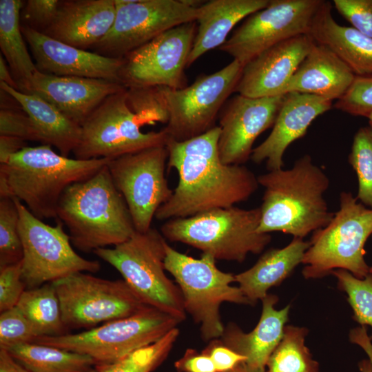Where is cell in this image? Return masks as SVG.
I'll return each mask as SVG.
<instances>
[{"label":"cell","instance_id":"cb8c5ba5","mask_svg":"<svg viewBox=\"0 0 372 372\" xmlns=\"http://www.w3.org/2000/svg\"><path fill=\"white\" fill-rule=\"evenodd\" d=\"M262 309L258 323L249 333L236 324L225 328L222 344L245 356L244 362L251 372H266L268 360L282 338L288 321L290 304L277 310V296L268 293L262 300Z\"/></svg>","mask_w":372,"mask_h":372},{"label":"cell","instance_id":"e575fe53","mask_svg":"<svg viewBox=\"0 0 372 372\" xmlns=\"http://www.w3.org/2000/svg\"><path fill=\"white\" fill-rule=\"evenodd\" d=\"M349 162L355 172L358 189L356 198L372 209V128H360L355 134Z\"/></svg>","mask_w":372,"mask_h":372},{"label":"cell","instance_id":"5bb4252c","mask_svg":"<svg viewBox=\"0 0 372 372\" xmlns=\"http://www.w3.org/2000/svg\"><path fill=\"white\" fill-rule=\"evenodd\" d=\"M196 1L115 0L116 14L107 34L92 48L101 55L122 59L167 30L196 21Z\"/></svg>","mask_w":372,"mask_h":372},{"label":"cell","instance_id":"4dcf8cb0","mask_svg":"<svg viewBox=\"0 0 372 372\" xmlns=\"http://www.w3.org/2000/svg\"><path fill=\"white\" fill-rule=\"evenodd\" d=\"M6 350L29 372H96L89 356L52 346L29 342Z\"/></svg>","mask_w":372,"mask_h":372},{"label":"cell","instance_id":"4316f807","mask_svg":"<svg viewBox=\"0 0 372 372\" xmlns=\"http://www.w3.org/2000/svg\"><path fill=\"white\" fill-rule=\"evenodd\" d=\"M310 36L331 49L356 76H372V38L337 23L325 1L316 17Z\"/></svg>","mask_w":372,"mask_h":372},{"label":"cell","instance_id":"836d02e7","mask_svg":"<svg viewBox=\"0 0 372 372\" xmlns=\"http://www.w3.org/2000/svg\"><path fill=\"white\" fill-rule=\"evenodd\" d=\"M179 335L176 327L147 347L109 364H96V372H151L167 356Z\"/></svg>","mask_w":372,"mask_h":372},{"label":"cell","instance_id":"681fc988","mask_svg":"<svg viewBox=\"0 0 372 372\" xmlns=\"http://www.w3.org/2000/svg\"><path fill=\"white\" fill-rule=\"evenodd\" d=\"M0 372H29L10 353L0 348Z\"/></svg>","mask_w":372,"mask_h":372},{"label":"cell","instance_id":"4fadbf2b","mask_svg":"<svg viewBox=\"0 0 372 372\" xmlns=\"http://www.w3.org/2000/svg\"><path fill=\"white\" fill-rule=\"evenodd\" d=\"M126 90L107 97L82 124L75 158L114 159L147 148L165 146L169 137L165 128L143 132L131 110Z\"/></svg>","mask_w":372,"mask_h":372},{"label":"cell","instance_id":"6da1fadb","mask_svg":"<svg viewBox=\"0 0 372 372\" xmlns=\"http://www.w3.org/2000/svg\"><path fill=\"white\" fill-rule=\"evenodd\" d=\"M220 127L215 126L194 138L169 139L167 167L178 173L171 198L157 210L159 220L187 218L247 200L258 189V178L243 165H226L220 158Z\"/></svg>","mask_w":372,"mask_h":372},{"label":"cell","instance_id":"d6986e66","mask_svg":"<svg viewBox=\"0 0 372 372\" xmlns=\"http://www.w3.org/2000/svg\"><path fill=\"white\" fill-rule=\"evenodd\" d=\"M21 31L39 72L56 76L104 79L122 84L120 72L123 58H111L88 52L26 26L21 25Z\"/></svg>","mask_w":372,"mask_h":372},{"label":"cell","instance_id":"74e56055","mask_svg":"<svg viewBox=\"0 0 372 372\" xmlns=\"http://www.w3.org/2000/svg\"><path fill=\"white\" fill-rule=\"evenodd\" d=\"M127 101L142 125L167 123V113L156 87H129Z\"/></svg>","mask_w":372,"mask_h":372},{"label":"cell","instance_id":"f1b7e54d","mask_svg":"<svg viewBox=\"0 0 372 372\" xmlns=\"http://www.w3.org/2000/svg\"><path fill=\"white\" fill-rule=\"evenodd\" d=\"M0 89L14 97L30 116L43 145L55 147L66 157L77 147L81 138V125L39 96L23 93L1 81Z\"/></svg>","mask_w":372,"mask_h":372},{"label":"cell","instance_id":"30bf717a","mask_svg":"<svg viewBox=\"0 0 372 372\" xmlns=\"http://www.w3.org/2000/svg\"><path fill=\"white\" fill-rule=\"evenodd\" d=\"M242 68L233 59L221 70L201 75L183 88L156 87L167 113V123L164 128L169 139L184 141L215 127L218 112L235 92Z\"/></svg>","mask_w":372,"mask_h":372},{"label":"cell","instance_id":"60d3db41","mask_svg":"<svg viewBox=\"0 0 372 372\" xmlns=\"http://www.w3.org/2000/svg\"><path fill=\"white\" fill-rule=\"evenodd\" d=\"M60 1L28 0L20 12L21 25L43 33L54 20Z\"/></svg>","mask_w":372,"mask_h":372},{"label":"cell","instance_id":"83f0119b","mask_svg":"<svg viewBox=\"0 0 372 372\" xmlns=\"http://www.w3.org/2000/svg\"><path fill=\"white\" fill-rule=\"evenodd\" d=\"M309 247V242L293 238L283 248L267 251L251 268L235 275V282L250 304L262 300L269 289L287 278L302 262Z\"/></svg>","mask_w":372,"mask_h":372},{"label":"cell","instance_id":"b9f144b4","mask_svg":"<svg viewBox=\"0 0 372 372\" xmlns=\"http://www.w3.org/2000/svg\"><path fill=\"white\" fill-rule=\"evenodd\" d=\"M21 267V260L0 267V312L16 307L25 290Z\"/></svg>","mask_w":372,"mask_h":372},{"label":"cell","instance_id":"5b68a950","mask_svg":"<svg viewBox=\"0 0 372 372\" xmlns=\"http://www.w3.org/2000/svg\"><path fill=\"white\" fill-rule=\"evenodd\" d=\"M260 207L236 206L166 220L161 227L165 239L178 242L211 255L216 260L242 262L249 254H258L271 236L259 233Z\"/></svg>","mask_w":372,"mask_h":372},{"label":"cell","instance_id":"7c38bea8","mask_svg":"<svg viewBox=\"0 0 372 372\" xmlns=\"http://www.w3.org/2000/svg\"><path fill=\"white\" fill-rule=\"evenodd\" d=\"M51 283L68 329H92L132 316L148 306L124 280H107L77 272Z\"/></svg>","mask_w":372,"mask_h":372},{"label":"cell","instance_id":"2e32d148","mask_svg":"<svg viewBox=\"0 0 372 372\" xmlns=\"http://www.w3.org/2000/svg\"><path fill=\"white\" fill-rule=\"evenodd\" d=\"M167 160L166 146H156L112 159L107 165L138 232L151 228L157 210L172 196L165 177Z\"/></svg>","mask_w":372,"mask_h":372},{"label":"cell","instance_id":"44dd1931","mask_svg":"<svg viewBox=\"0 0 372 372\" xmlns=\"http://www.w3.org/2000/svg\"><path fill=\"white\" fill-rule=\"evenodd\" d=\"M125 89L111 81L56 76L37 70L19 92L39 96L81 126L107 97Z\"/></svg>","mask_w":372,"mask_h":372},{"label":"cell","instance_id":"8992f818","mask_svg":"<svg viewBox=\"0 0 372 372\" xmlns=\"http://www.w3.org/2000/svg\"><path fill=\"white\" fill-rule=\"evenodd\" d=\"M372 236V209L351 192L340 194V208L324 227L313 232L302 264L305 279L323 278L344 269L362 279L370 273L364 259L365 243Z\"/></svg>","mask_w":372,"mask_h":372},{"label":"cell","instance_id":"ba28073f","mask_svg":"<svg viewBox=\"0 0 372 372\" xmlns=\"http://www.w3.org/2000/svg\"><path fill=\"white\" fill-rule=\"evenodd\" d=\"M165 267L180 289L186 313L200 325L202 338L214 340L221 337L225 327L221 321L222 303L250 304L239 287H234L235 275L220 270L216 259L203 253L194 258L165 246Z\"/></svg>","mask_w":372,"mask_h":372},{"label":"cell","instance_id":"7bdbcfd3","mask_svg":"<svg viewBox=\"0 0 372 372\" xmlns=\"http://www.w3.org/2000/svg\"><path fill=\"white\" fill-rule=\"evenodd\" d=\"M333 2L352 28L372 38V0H333Z\"/></svg>","mask_w":372,"mask_h":372},{"label":"cell","instance_id":"f907efd6","mask_svg":"<svg viewBox=\"0 0 372 372\" xmlns=\"http://www.w3.org/2000/svg\"><path fill=\"white\" fill-rule=\"evenodd\" d=\"M0 81L18 90V84L14 79L10 68L8 67L4 57L0 55Z\"/></svg>","mask_w":372,"mask_h":372},{"label":"cell","instance_id":"8fae6325","mask_svg":"<svg viewBox=\"0 0 372 372\" xmlns=\"http://www.w3.org/2000/svg\"><path fill=\"white\" fill-rule=\"evenodd\" d=\"M14 199L23 246L22 280L26 287L37 288L74 273H96L100 269L98 261L85 259L74 250L61 220H56L55 226L49 225Z\"/></svg>","mask_w":372,"mask_h":372},{"label":"cell","instance_id":"f35d334b","mask_svg":"<svg viewBox=\"0 0 372 372\" xmlns=\"http://www.w3.org/2000/svg\"><path fill=\"white\" fill-rule=\"evenodd\" d=\"M38 337L30 322L17 306L1 312L0 348L8 349L18 344L33 342Z\"/></svg>","mask_w":372,"mask_h":372},{"label":"cell","instance_id":"1f68e13d","mask_svg":"<svg viewBox=\"0 0 372 372\" xmlns=\"http://www.w3.org/2000/svg\"><path fill=\"white\" fill-rule=\"evenodd\" d=\"M17 307L39 337L66 333L59 298L51 282L25 290Z\"/></svg>","mask_w":372,"mask_h":372},{"label":"cell","instance_id":"3957f363","mask_svg":"<svg viewBox=\"0 0 372 372\" xmlns=\"http://www.w3.org/2000/svg\"><path fill=\"white\" fill-rule=\"evenodd\" d=\"M111 160L70 158L49 145L27 146L0 164V197L17 198L41 220L56 218L66 189L90 178Z\"/></svg>","mask_w":372,"mask_h":372},{"label":"cell","instance_id":"ab89813d","mask_svg":"<svg viewBox=\"0 0 372 372\" xmlns=\"http://www.w3.org/2000/svg\"><path fill=\"white\" fill-rule=\"evenodd\" d=\"M334 107L353 116H367L372 113V76H356Z\"/></svg>","mask_w":372,"mask_h":372},{"label":"cell","instance_id":"db71d44e","mask_svg":"<svg viewBox=\"0 0 372 372\" xmlns=\"http://www.w3.org/2000/svg\"><path fill=\"white\" fill-rule=\"evenodd\" d=\"M369 119V127L372 128V113L367 116Z\"/></svg>","mask_w":372,"mask_h":372},{"label":"cell","instance_id":"d590c367","mask_svg":"<svg viewBox=\"0 0 372 372\" xmlns=\"http://www.w3.org/2000/svg\"><path fill=\"white\" fill-rule=\"evenodd\" d=\"M339 289L344 291L353 311V318L360 326L372 327V273L360 279L344 269L331 271Z\"/></svg>","mask_w":372,"mask_h":372},{"label":"cell","instance_id":"603a6c76","mask_svg":"<svg viewBox=\"0 0 372 372\" xmlns=\"http://www.w3.org/2000/svg\"><path fill=\"white\" fill-rule=\"evenodd\" d=\"M115 14V0L60 1L55 19L43 34L85 50L107 34Z\"/></svg>","mask_w":372,"mask_h":372},{"label":"cell","instance_id":"7402d4cb","mask_svg":"<svg viewBox=\"0 0 372 372\" xmlns=\"http://www.w3.org/2000/svg\"><path fill=\"white\" fill-rule=\"evenodd\" d=\"M332 107V101L311 94L289 92L267 138L253 149L251 160L266 162L269 171L282 169L283 155L295 141L303 137L311 123Z\"/></svg>","mask_w":372,"mask_h":372},{"label":"cell","instance_id":"52a82bcc","mask_svg":"<svg viewBox=\"0 0 372 372\" xmlns=\"http://www.w3.org/2000/svg\"><path fill=\"white\" fill-rule=\"evenodd\" d=\"M167 243L161 233L151 227L144 233L136 231L113 248L93 253L114 267L145 304L182 322L186 312L180 289L165 272Z\"/></svg>","mask_w":372,"mask_h":372},{"label":"cell","instance_id":"11a10c76","mask_svg":"<svg viewBox=\"0 0 372 372\" xmlns=\"http://www.w3.org/2000/svg\"><path fill=\"white\" fill-rule=\"evenodd\" d=\"M370 273H372V266H371V267H370Z\"/></svg>","mask_w":372,"mask_h":372},{"label":"cell","instance_id":"7dc6e473","mask_svg":"<svg viewBox=\"0 0 372 372\" xmlns=\"http://www.w3.org/2000/svg\"><path fill=\"white\" fill-rule=\"evenodd\" d=\"M25 147V141L20 138L0 135V164L6 163L12 155Z\"/></svg>","mask_w":372,"mask_h":372},{"label":"cell","instance_id":"484cf974","mask_svg":"<svg viewBox=\"0 0 372 372\" xmlns=\"http://www.w3.org/2000/svg\"><path fill=\"white\" fill-rule=\"evenodd\" d=\"M270 0H211L198 7V23L187 67L207 52L220 47L242 19L266 8Z\"/></svg>","mask_w":372,"mask_h":372},{"label":"cell","instance_id":"9c48e42d","mask_svg":"<svg viewBox=\"0 0 372 372\" xmlns=\"http://www.w3.org/2000/svg\"><path fill=\"white\" fill-rule=\"evenodd\" d=\"M180 322L165 312L147 306L132 316L81 333L41 336L33 342L87 355L95 365L109 364L154 343Z\"/></svg>","mask_w":372,"mask_h":372},{"label":"cell","instance_id":"277c9868","mask_svg":"<svg viewBox=\"0 0 372 372\" xmlns=\"http://www.w3.org/2000/svg\"><path fill=\"white\" fill-rule=\"evenodd\" d=\"M56 218L68 229L72 244L84 252L116 246L136 231L107 165L66 189L58 204Z\"/></svg>","mask_w":372,"mask_h":372},{"label":"cell","instance_id":"ee69618b","mask_svg":"<svg viewBox=\"0 0 372 372\" xmlns=\"http://www.w3.org/2000/svg\"><path fill=\"white\" fill-rule=\"evenodd\" d=\"M0 135L39 141L31 118L22 109H1Z\"/></svg>","mask_w":372,"mask_h":372},{"label":"cell","instance_id":"9a60e30c","mask_svg":"<svg viewBox=\"0 0 372 372\" xmlns=\"http://www.w3.org/2000/svg\"><path fill=\"white\" fill-rule=\"evenodd\" d=\"M324 0H270L251 15L219 48L242 66L269 48L292 37L310 35Z\"/></svg>","mask_w":372,"mask_h":372},{"label":"cell","instance_id":"f546056e","mask_svg":"<svg viewBox=\"0 0 372 372\" xmlns=\"http://www.w3.org/2000/svg\"><path fill=\"white\" fill-rule=\"evenodd\" d=\"M24 1H0V48L18 84V90L27 84L38 70L25 43L20 12Z\"/></svg>","mask_w":372,"mask_h":372},{"label":"cell","instance_id":"bcb514c9","mask_svg":"<svg viewBox=\"0 0 372 372\" xmlns=\"http://www.w3.org/2000/svg\"><path fill=\"white\" fill-rule=\"evenodd\" d=\"M175 366L178 371L183 372H217L207 353H198L193 349H188L185 355L176 362Z\"/></svg>","mask_w":372,"mask_h":372},{"label":"cell","instance_id":"d6a6232c","mask_svg":"<svg viewBox=\"0 0 372 372\" xmlns=\"http://www.w3.org/2000/svg\"><path fill=\"white\" fill-rule=\"evenodd\" d=\"M308 329L286 325L282 340L271 355L266 372H318L304 340Z\"/></svg>","mask_w":372,"mask_h":372},{"label":"cell","instance_id":"c3c4849f","mask_svg":"<svg viewBox=\"0 0 372 372\" xmlns=\"http://www.w3.org/2000/svg\"><path fill=\"white\" fill-rule=\"evenodd\" d=\"M349 338L351 343L359 346L365 352L372 364V338L369 335L365 326L352 329Z\"/></svg>","mask_w":372,"mask_h":372},{"label":"cell","instance_id":"ffe728a7","mask_svg":"<svg viewBox=\"0 0 372 372\" xmlns=\"http://www.w3.org/2000/svg\"><path fill=\"white\" fill-rule=\"evenodd\" d=\"M315 43L310 35L302 34L265 50L243 66L235 92L251 98L284 95L288 83Z\"/></svg>","mask_w":372,"mask_h":372},{"label":"cell","instance_id":"f6af8a7d","mask_svg":"<svg viewBox=\"0 0 372 372\" xmlns=\"http://www.w3.org/2000/svg\"><path fill=\"white\" fill-rule=\"evenodd\" d=\"M203 352L210 356L217 372L229 371L246 361L245 356L217 342H212Z\"/></svg>","mask_w":372,"mask_h":372},{"label":"cell","instance_id":"f5cc1de1","mask_svg":"<svg viewBox=\"0 0 372 372\" xmlns=\"http://www.w3.org/2000/svg\"><path fill=\"white\" fill-rule=\"evenodd\" d=\"M227 372H251L245 366L244 362H242L239 364L238 366H236L233 369L227 371Z\"/></svg>","mask_w":372,"mask_h":372},{"label":"cell","instance_id":"816d5d0a","mask_svg":"<svg viewBox=\"0 0 372 372\" xmlns=\"http://www.w3.org/2000/svg\"><path fill=\"white\" fill-rule=\"evenodd\" d=\"M358 365L361 372H372V364L369 359L362 360Z\"/></svg>","mask_w":372,"mask_h":372},{"label":"cell","instance_id":"e0dca14e","mask_svg":"<svg viewBox=\"0 0 372 372\" xmlns=\"http://www.w3.org/2000/svg\"><path fill=\"white\" fill-rule=\"evenodd\" d=\"M196 34V21L161 34L123 57L120 72L126 87L187 86L185 69Z\"/></svg>","mask_w":372,"mask_h":372},{"label":"cell","instance_id":"8d00e7d4","mask_svg":"<svg viewBox=\"0 0 372 372\" xmlns=\"http://www.w3.org/2000/svg\"><path fill=\"white\" fill-rule=\"evenodd\" d=\"M19 222L14 198L0 197V267L17 263L23 258Z\"/></svg>","mask_w":372,"mask_h":372},{"label":"cell","instance_id":"d4e9b609","mask_svg":"<svg viewBox=\"0 0 372 372\" xmlns=\"http://www.w3.org/2000/svg\"><path fill=\"white\" fill-rule=\"evenodd\" d=\"M355 75L328 47L315 43L285 89L284 94L298 92L338 100Z\"/></svg>","mask_w":372,"mask_h":372},{"label":"cell","instance_id":"7a4b0ae2","mask_svg":"<svg viewBox=\"0 0 372 372\" xmlns=\"http://www.w3.org/2000/svg\"><path fill=\"white\" fill-rule=\"evenodd\" d=\"M257 178L265 188L259 233L280 231L303 238L332 219L334 213L324 198L329 178L309 155L290 169L269 171Z\"/></svg>","mask_w":372,"mask_h":372},{"label":"cell","instance_id":"ac0fdd59","mask_svg":"<svg viewBox=\"0 0 372 372\" xmlns=\"http://www.w3.org/2000/svg\"><path fill=\"white\" fill-rule=\"evenodd\" d=\"M285 94L251 98L240 94L228 99L221 110L218 142L220 161L243 165L253 151L256 138L273 126Z\"/></svg>","mask_w":372,"mask_h":372}]
</instances>
